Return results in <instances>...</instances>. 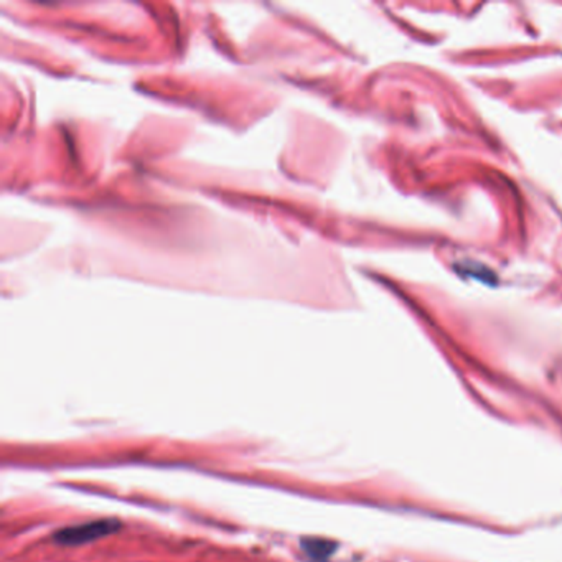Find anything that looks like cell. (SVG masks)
<instances>
[{
	"label": "cell",
	"mask_w": 562,
	"mask_h": 562,
	"mask_svg": "<svg viewBox=\"0 0 562 562\" xmlns=\"http://www.w3.org/2000/svg\"><path fill=\"white\" fill-rule=\"evenodd\" d=\"M117 530H121V523L117 520H97L59 530L53 536V539L61 546H79L116 533Z\"/></svg>",
	"instance_id": "cell-1"
}]
</instances>
